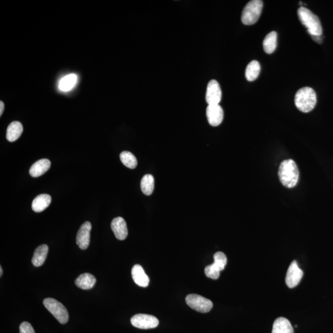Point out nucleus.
<instances>
[{
    "instance_id": "f257e3e1",
    "label": "nucleus",
    "mask_w": 333,
    "mask_h": 333,
    "mask_svg": "<svg viewBox=\"0 0 333 333\" xmlns=\"http://www.w3.org/2000/svg\"><path fill=\"white\" fill-rule=\"evenodd\" d=\"M279 177L284 187L288 188L295 187L300 178V171L296 162L292 159L283 161L279 167Z\"/></svg>"
},
{
    "instance_id": "f03ea898",
    "label": "nucleus",
    "mask_w": 333,
    "mask_h": 333,
    "mask_svg": "<svg viewBox=\"0 0 333 333\" xmlns=\"http://www.w3.org/2000/svg\"><path fill=\"white\" fill-rule=\"evenodd\" d=\"M298 14L301 23L308 28V32L311 36L322 35L323 28L321 20L317 15L304 6L299 8Z\"/></svg>"
},
{
    "instance_id": "7ed1b4c3",
    "label": "nucleus",
    "mask_w": 333,
    "mask_h": 333,
    "mask_svg": "<svg viewBox=\"0 0 333 333\" xmlns=\"http://www.w3.org/2000/svg\"><path fill=\"white\" fill-rule=\"evenodd\" d=\"M295 102L296 106L301 112H311L317 104L316 91L308 86L301 88L296 94Z\"/></svg>"
},
{
    "instance_id": "20e7f679",
    "label": "nucleus",
    "mask_w": 333,
    "mask_h": 333,
    "mask_svg": "<svg viewBox=\"0 0 333 333\" xmlns=\"http://www.w3.org/2000/svg\"><path fill=\"white\" fill-rule=\"evenodd\" d=\"M263 1L261 0H253L248 2L244 8L241 15V21L246 25H253L258 22L260 17Z\"/></svg>"
},
{
    "instance_id": "39448f33",
    "label": "nucleus",
    "mask_w": 333,
    "mask_h": 333,
    "mask_svg": "<svg viewBox=\"0 0 333 333\" xmlns=\"http://www.w3.org/2000/svg\"><path fill=\"white\" fill-rule=\"evenodd\" d=\"M43 305L60 324L67 323L69 321V314L66 308L61 303L54 299L46 298L43 301Z\"/></svg>"
},
{
    "instance_id": "423d86ee",
    "label": "nucleus",
    "mask_w": 333,
    "mask_h": 333,
    "mask_svg": "<svg viewBox=\"0 0 333 333\" xmlns=\"http://www.w3.org/2000/svg\"><path fill=\"white\" fill-rule=\"evenodd\" d=\"M186 303L193 310L201 313H208L213 308L211 301L198 295H188Z\"/></svg>"
},
{
    "instance_id": "0eeeda50",
    "label": "nucleus",
    "mask_w": 333,
    "mask_h": 333,
    "mask_svg": "<svg viewBox=\"0 0 333 333\" xmlns=\"http://www.w3.org/2000/svg\"><path fill=\"white\" fill-rule=\"evenodd\" d=\"M133 327L142 330L155 329L159 325L158 319L150 315L137 314L131 319Z\"/></svg>"
},
{
    "instance_id": "6e6552de",
    "label": "nucleus",
    "mask_w": 333,
    "mask_h": 333,
    "mask_svg": "<svg viewBox=\"0 0 333 333\" xmlns=\"http://www.w3.org/2000/svg\"><path fill=\"white\" fill-rule=\"evenodd\" d=\"M222 99V90L218 82L212 80L208 83L206 100L209 105L219 104Z\"/></svg>"
},
{
    "instance_id": "1a4fd4ad",
    "label": "nucleus",
    "mask_w": 333,
    "mask_h": 333,
    "mask_svg": "<svg viewBox=\"0 0 333 333\" xmlns=\"http://www.w3.org/2000/svg\"><path fill=\"white\" fill-rule=\"evenodd\" d=\"M303 272L299 267L297 262L294 261L288 270L286 283L288 287L293 288L299 285L303 277Z\"/></svg>"
},
{
    "instance_id": "9d476101",
    "label": "nucleus",
    "mask_w": 333,
    "mask_h": 333,
    "mask_svg": "<svg viewBox=\"0 0 333 333\" xmlns=\"http://www.w3.org/2000/svg\"><path fill=\"white\" fill-rule=\"evenodd\" d=\"M91 224L90 222H85L80 227L76 237V243L81 250H85L88 248L90 242Z\"/></svg>"
},
{
    "instance_id": "9b49d317",
    "label": "nucleus",
    "mask_w": 333,
    "mask_h": 333,
    "mask_svg": "<svg viewBox=\"0 0 333 333\" xmlns=\"http://www.w3.org/2000/svg\"><path fill=\"white\" fill-rule=\"evenodd\" d=\"M206 115L209 124L217 127L221 124L224 119V111L219 104L208 105Z\"/></svg>"
},
{
    "instance_id": "f8f14e48",
    "label": "nucleus",
    "mask_w": 333,
    "mask_h": 333,
    "mask_svg": "<svg viewBox=\"0 0 333 333\" xmlns=\"http://www.w3.org/2000/svg\"><path fill=\"white\" fill-rule=\"evenodd\" d=\"M111 229L115 238L119 240H124L128 235L127 224L122 217H117L112 220Z\"/></svg>"
},
{
    "instance_id": "ddd939ff",
    "label": "nucleus",
    "mask_w": 333,
    "mask_h": 333,
    "mask_svg": "<svg viewBox=\"0 0 333 333\" xmlns=\"http://www.w3.org/2000/svg\"><path fill=\"white\" fill-rule=\"evenodd\" d=\"M132 276L133 281L139 287H148L149 283V279L145 274L143 267L140 265H135L132 270Z\"/></svg>"
},
{
    "instance_id": "4468645a",
    "label": "nucleus",
    "mask_w": 333,
    "mask_h": 333,
    "mask_svg": "<svg viewBox=\"0 0 333 333\" xmlns=\"http://www.w3.org/2000/svg\"><path fill=\"white\" fill-rule=\"evenodd\" d=\"M51 167V162L46 159L39 160L31 166L29 174L32 177H38L45 174Z\"/></svg>"
},
{
    "instance_id": "2eb2a0df",
    "label": "nucleus",
    "mask_w": 333,
    "mask_h": 333,
    "mask_svg": "<svg viewBox=\"0 0 333 333\" xmlns=\"http://www.w3.org/2000/svg\"><path fill=\"white\" fill-rule=\"evenodd\" d=\"M51 202V198L50 196L46 195V194H42V195L36 196L33 199L32 204H31V208L35 212H43L47 208H48Z\"/></svg>"
},
{
    "instance_id": "dca6fc26",
    "label": "nucleus",
    "mask_w": 333,
    "mask_h": 333,
    "mask_svg": "<svg viewBox=\"0 0 333 333\" xmlns=\"http://www.w3.org/2000/svg\"><path fill=\"white\" fill-rule=\"evenodd\" d=\"M272 333H294V330L288 319L280 317L275 320L273 325Z\"/></svg>"
},
{
    "instance_id": "f3484780",
    "label": "nucleus",
    "mask_w": 333,
    "mask_h": 333,
    "mask_svg": "<svg viewBox=\"0 0 333 333\" xmlns=\"http://www.w3.org/2000/svg\"><path fill=\"white\" fill-rule=\"evenodd\" d=\"M23 132V126L20 122L14 121L10 123L6 131V139L9 142H14L19 139Z\"/></svg>"
},
{
    "instance_id": "a211bd4d",
    "label": "nucleus",
    "mask_w": 333,
    "mask_h": 333,
    "mask_svg": "<svg viewBox=\"0 0 333 333\" xmlns=\"http://www.w3.org/2000/svg\"><path fill=\"white\" fill-rule=\"evenodd\" d=\"M48 253V246L46 245H42L38 246L34 252L31 262L35 267H40L45 262L47 255Z\"/></svg>"
},
{
    "instance_id": "6ab92c4d",
    "label": "nucleus",
    "mask_w": 333,
    "mask_h": 333,
    "mask_svg": "<svg viewBox=\"0 0 333 333\" xmlns=\"http://www.w3.org/2000/svg\"><path fill=\"white\" fill-rule=\"evenodd\" d=\"M96 282L95 277L90 274L80 275L75 280V285L80 289L84 290H90Z\"/></svg>"
},
{
    "instance_id": "aec40b11",
    "label": "nucleus",
    "mask_w": 333,
    "mask_h": 333,
    "mask_svg": "<svg viewBox=\"0 0 333 333\" xmlns=\"http://www.w3.org/2000/svg\"><path fill=\"white\" fill-rule=\"evenodd\" d=\"M77 76L74 73L65 76L59 83V89L64 92L71 90L77 82Z\"/></svg>"
},
{
    "instance_id": "412c9836",
    "label": "nucleus",
    "mask_w": 333,
    "mask_h": 333,
    "mask_svg": "<svg viewBox=\"0 0 333 333\" xmlns=\"http://www.w3.org/2000/svg\"><path fill=\"white\" fill-rule=\"evenodd\" d=\"M277 45V33L273 31L266 36L263 41L265 52L267 54H272L276 49Z\"/></svg>"
},
{
    "instance_id": "4be33fe9",
    "label": "nucleus",
    "mask_w": 333,
    "mask_h": 333,
    "mask_svg": "<svg viewBox=\"0 0 333 333\" xmlns=\"http://www.w3.org/2000/svg\"><path fill=\"white\" fill-rule=\"evenodd\" d=\"M261 72V65L257 61L250 62L246 67L245 75L246 79L253 82L258 78Z\"/></svg>"
},
{
    "instance_id": "5701e85b",
    "label": "nucleus",
    "mask_w": 333,
    "mask_h": 333,
    "mask_svg": "<svg viewBox=\"0 0 333 333\" xmlns=\"http://www.w3.org/2000/svg\"><path fill=\"white\" fill-rule=\"evenodd\" d=\"M141 189L146 196L151 195L154 189V178L153 175H145L141 181Z\"/></svg>"
},
{
    "instance_id": "b1692460",
    "label": "nucleus",
    "mask_w": 333,
    "mask_h": 333,
    "mask_svg": "<svg viewBox=\"0 0 333 333\" xmlns=\"http://www.w3.org/2000/svg\"><path fill=\"white\" fill-rule=\"evenodd\" d=\"M120 161L125 167L133 169L137 166V159L132 153L129 151H123L120 154Z\"/></svg>"
},
{
    "instance_id": "393cba45",
    "label": "nucleus",
    "mask_w": 333,
    "mask_h": 333,
    "mask_svg": "<svg viewBox=\"0 0 333 333\" xmlns=\"http://www.w3.org/2000/svg\"><path fill=\"white\" fill-rule=\"evenodd\" d=\"M214 264L220 272L224 271L225 266L227 263V259L226 256L222 252H218L214 254Z\"/></svg>"
},
{
    "instance_id": "a878e982",
    "label": "nucleus",
    "mask_w": 333,
    "mask_h": 333,
    "mask_svg": "<svg viewBox=\"0 0 333 333\" xmlns=\"http://www.w3.org/2000/svg\"><path fill=\"white\" fill-rule=\"evenodd\" d=\"M220 271L214 264L207 266L205 268V274L207 277L213 280H217L220 276Z\"/></svg>"
},
{
    "instance_id": "bb28decb",
    "label": "nucleus",
    "mask_w": 333,
    "mask_h": 333,
    "mask_svg": "<svg viewBox=\"0 0 333 333\" xmlns=\"http://www.w3.org/2000/svg\"><path fill=\"white\" fill-rule=\"evenodd\" d=\"M19 333H35L32 326L28 322H22L19 327Z\"/></svg>"
},
{
    "instance_id": "cd10ccee",
    "label": "nucleus",
    "mask_w": 333,
    "mask_h": 333,
    "mask_svg": "<svg viewBox=\"0 0 333 333\" xmlns=\"http://www.w3.org/2000/svg\"><path fill=\"white\" fill-rule=\"evenodd\" d=\"M312 38H313V40L314 41H316V42H317V43H322V41H323V38L324 37H323V36H322V35H321V36L313 35V36H312Z\"/></svg>"
},
{
    "instance_id": "c85d7f7f",
    "label": "nucleus",
    "mask_w": 333,
    "mask_h": 333,
    "mask_svg": "<svg viewBox=\"0 0 333 333\" xmlns=\"http://www.w3.org/2000/svg\"><path fill=\"white\" fill-rule=\"evenodd\" d=\"M4 109V104L3 102L1 101L0 102V115H2V113H3Z\"/></svg>"
},
{
    "instance_id": "c756f323",
    "label": "nucleus",
    "mask_w": 333,
    "mask_h": 333,
    "mask_svg": "<svg viewBox=\"0 0 333 333\" xmlns=\"http://www.w3.org/2000/svg\"><path fill=\"white\" fill-rule=\"evenodd\" d=\"M2 267H0V277H2Z\"/></svg>"
}]
</instances>
